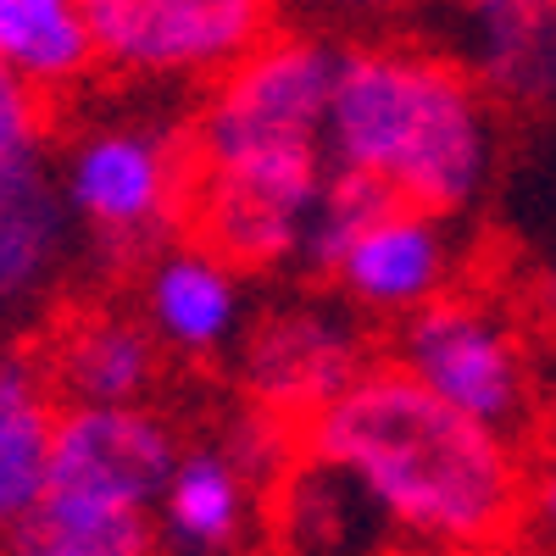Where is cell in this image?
I'll list each match as a JSON object with an SVG mask.
<instances>
[{
	"mask_svg": "<svg viewBox=\"0 0 556 556\" xmlns=\"http://www.w3.org/2000/svg\"><path fill=\"white\" fill-rule=\"evenodd\" d=\"M295 440L351 468L412 556H495L518 534L529 473L518 440L445 406L395 362H374Z\"/></svg>",
	"mask_w": 556,
	"mask_h": 556,
	"instance_id": "6da1fadb",
	"label": "cell"
},
{
	"mask_svg": "<svg viewBox=\"0 0 556 556\" xmlns=\"http://www.w3.org/2000/svg\"><path fill=\"white\" fill-rule=\"evenodd\" d=\"M323 151L329 167L374 178L395 201L462 217L495 167L490 96L473 67L424 45H340Z\"/></svg>",
	"mask_w": 556,
	"mask_h": 556,
	"instance_id": "7a4b0ae2",
	"label": "cell"
},
{
	"mask_svg": "<svg viewBox=\"0 0 556 556\" xmlns=\"http://www.w3.org/2000/svg\"><path fill=\"white\" fill-rule=\"evenodd\" d=\"M78 240L101 267H139L190 217V117L101 112L51 162Z\"/></svg>",
	"mask_w": 556,
	"mask_h": 556,
	"instance_id": "3957f363",
	"label": "cell"
},
{
	"mask_svg": "<svg viewBox=\"0 0 556 556\" xmlns=\"http://www.w3.org/2000/svg\"><path fill=\"white\" fill-rule=\"evenodd\" d=\"M340 45L312 28H267L245 56L201 84L190 151L206 173H323L329 84Z\"/></svg>",
	"mask_w": 556,
	"mask_h": 556,
	"instance_id": "277c9868",
	"label": "cell"
},
{
	"mask_svg": "<svg viewBox=\"0 0 556 556\" xmlns=\"http://www.w3.org/2000/svg\"><path fill=\"white\" fill-rule=\"evenodd\" d=\"M390 362L473 424L518 440L545 417L540 374L518 317L495 295L456 285L390 323Z\"/></svg>",
	"mask_w": 556,
	"mask_h": 556,
	"instance_id": "5b68a950",
	"label": "cell"
},
{
	"mask_svg": "<svg viewBox=\"0 0 556 556\" xmlns=\"http://www.w3.org/2000/svg\"><path fill=\"white\" fill-rule=\"evenodd\" d=\"M228 356H235L240 395L301 434V424H312L345 384L374 367V340H367V317L340 290H295L251 306Z\"/></svg>",
	"mask_w": 556,
	"mask_h": 556,
	"instance_id": "8992f818",
	"label": "cell"
},
{
	"mask_svg": "<svg viewBox=\"0 0 556 556\" xmlns=\"http://www.w3.org/2000/svg\"><path fill=\"white\" fill-rule=\"evenodd\" d=\"M96 67L123 84L190 89L278 23V0H84Z\"/></svg>",
	"mask_w": 556,
	"mask_h": 556,
	"instance_id": "52a82bcc",
	"label": "cell"
},
{
	"mask_svg": "<svg viewBox=\"0 0 556 556\" xmlns=\"http://www.w3.org/2000/svg\"><path fill=\"white\" fill-rule=\"evenodd\" d=\"M462 235L456 217L412 201H384L367 217L345 251L329 267V285L367 317V323H401L406 312L429 306L434 295L462 285Z\"/></svg>",
	"mask_w": 556,
	"mask_h": 556,
	"instance_id": "ba28073f",
	"label": "cell"
},
{
	"mask_svg": "<svg viewBox=\"0 0 556 556\" xmlns=\"http://www.w3.org/2000/svg\"><path fill=\"white\" fill-rule=\"evenodd\" d=\"M251 273H240L223 251L195 235H173L139 262L134 306L151 334L178 362H217L235 351L251 317Z\"/></svg>",
	"mask_w": 556,
	"mask_h": 556,
	"instance_id": "9c48e42d",
	"label": "cell"
},
{
	"mask_svg": "<svg viewBox=\"0 0 556 556\" xmlns=\"http://www.w3.org/2000/svg\"><path fill=\"white\" fill-rule=\"evenodd\" d=\"M262 523L273 556H401V534L362 479L301 440L262 490Z\"/></svg>",
	"mask_w": 556,
	"mask_h": 556,
	"instance_id": "30bf717a",
	"label": "cell"
},
{
	"mask_svg": "<svg viewBox=\"0 0 556 556\" xmlns=\"http://www.w3.org/2000/svg\"><path fill=\"white\" fill-rule=\"evenodd\" d=\"M178 445H184V434L151 401H139V406H62L45 484L106 495V501L156 513V495L167 484Z\"/></svg>",
	"mask_w": 556,
	"mask_h": 556,
	"instance_id": "8fae6325",
	"label": "cell"
},
{
	"mask_svg": "<svg viewBox=\"0 0 556 556\" xmlns=\"http://www.w3.org/2000/svg\"><path fill=\"white\" fill-rule=\"evenodd\" d=\"M323 173H206L195 167L184 235L223 251L240 273L301 267L306 217L323 190Z\"/></svg>",
	"mask_w": 556,
	"mask_h": 556,
	"instance_id": "7c38bea8",
	"label": "cell"
},
{
	"mask_svg": "<svg viewBox=\"0 0 556 556\" xmlns=\"http://www.w3.org/2000/svg\"><path fill=\"white\" fill-rule=\"evenodd\" d=\"M167 351L156 345L139 306L96 301L67 312L39 345V367L62 406H139L162 384Z\"/></svg>",
	"mask_w": 556,
	"mask_h": 556,
	"instance_id": "4fadbf2b",
	"label": "cell"
},
{
	"mask_svg": "<svg viewBox=\"0 0 556 556\" xmlns=\"http://www.w3.org/2000/svg\"><path fill=\"white\" fill-rule=\"evenodd\" d=\"M262 513V479L217 434L184 440L156 495V545L173 556H235Z\"/></svg>",
	"mask_w": 556,
	"mask_h": 556,
	"instance_id": "5bb4252c",
	"label": "cell"
},
{
	"mask_svg": "<svg viewBox=\"0 0 556 556\" xmlns=\"http://www.w3.org/2000/svg\"><path fill=\"white\" fill-rule=\"evenodd\" d=\"M78 228L56 190L51 156L0 167V323L39 306L67 273Z\"/></svg>",
	"mask_w": 556,
	"mask_h": 556,
	"instance_id": "9a60e30c",
	"label": "cell"
},
{
	"mask_svg": "<svg viewBox=\"0 0 556 556\" xmlns=\"http://www.w3.org/2000/svg\"><path fill=\"white\" fill-rule=\"evenodd\" d=\"M7 556H156V513L39 484L34 506L0 529Z\"/></svg>",
	"mask_w": 556,
	"mask_h": 556,
	"instance_id": "2e32d148",
	"label": "cell"
},
{
	"mask_svg": "<svg viewBox=\"0 0 556 556\" xmlns=\"http://www.w3.org/2000/svg\"><path fill=\"white\" fill-rule=\"evenodd\" d=\"M62 395L39 367V351H0V529L17 523L51 468Z\"/></svg>",
	"mask_w": 556,
	"mask_h": 556,
	"instance_id": "e0dca14e",
	"label": "cell"
},
{
	"mask_svg": "<svg viewBox=\"0 0 556 556\" xmlns=\"http://www.w3.org/2000/svg\"><path fill=\"white\" fill-rule=\"evenodd\" d=\"M0 62L39 96H62L96 73L84 0H0Z\"/></svg>",
	"mask_w": 556,
	"mask_h": 556,
	"instance_id": "ac0fdd59",
	"label": "cell"
},
{
	"mask_svg": "<svg viewBox=\"0 0 556 556\" xmlns=\"http://www.w3.org/2000/svg\"><path fill=\"white\" fill-rule=\"evenodd\" d=\"M468 51H473V78L484 89H501L523 106H556V7L468 45Z\"/></svg>",
	"mask_w": 556,
	"mask_h": 556,
	"instance_id": "d6986e66",
	"label": "cell"
},
{
	"mask_svg": "<svg viewBox=\"0 0 556 556\" xmlns=\"http://www.w3.org/2000/svg\"><path fill=\"white\" fill-rule=\"evenodd\" d=\"M39 89L28 78H17L7 62H0V167H17L34 156H51V112H45Z\"/></svg>",
	"mask_w": 556,
	"mask_h": 556,
	"instance_id": "ffe728a7",
	"label": "cell"
},
{
	"mask_svg": "<svg viewBox=\"0 0 556 556\" xmlns=\"http://www.w3.org/2000/svg\"><path fill=\"white\" fill-rule=\"evenodd\" d=\"M518 529H529L534 545L556 556V451H545L534 468L523 473V513H518Z\"/></svg>",
	"mask_w": 556,
	"mask_h": 556,
	"instance_id": "44dd1931",
	"label": "cell"
},
{
	"mask_svg": "<svg viewBox=\"0 0 556 556\" xmlns=\"http://www.w3.org/2000/svg\"><path fill=\"white\" fill-rule=\"evenodd\" d=\"M445 7H451V17L462 23L468 45H479V39H490V34H501V28H518L523 17L556 7V0H445Z\"/></svg>",
	"mask_w": 556,
	"mask_h": 556,
	"instance_id": "7402d4cb",
	"label": "cell"
},
{
	"mask_svg": "<svg viewBox=\"0 0 556 556\" xmlns=\"http://www.w3.org/2000/svg\"><path fill=\"white\" fill-rule=\"evenodd\" d=\"M301 12L323 23H345V28H384L406 12H417V0H295Z\"/></svg>",
	"mask_w": 556,
	"mask_h": 556,
	"instance_id": "603a6c76",
	"label": "cell"
},
{
	"mask_svg": "<svg viewBox=\"0 0 556 556\" xmlns=\"http://www.w3.org/2000/svg\"><path fill=\"white\" fill-rule=\"evenodd\" d=\"M545 424L556 429V390H551V401H545Z\"/></svg>",
	"mask_w": 556,
	"mask_h": 556,
	"instance_id": "cb8c5ba5",
	"label": "cell"
},
{
	"mask_svg": "<svg viewBox=\"0 0 556 556\" xmlns=\"http://www.w3.org/2000/svg\"><path fill=\"white\" fill-rule=\"evenodd\" d=\"M401 556H412V551H401Z\"/></svg>",
	"mask_w": 556,
	"mask_h": 556,
	"instance_id": "d4e9b609",
	"label": "cell"
}]
</instances>
